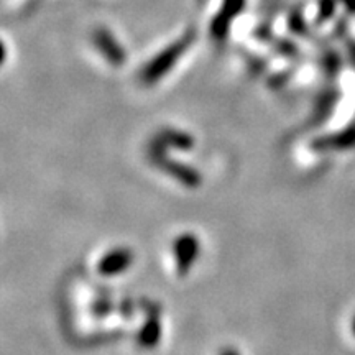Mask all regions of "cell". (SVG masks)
<instances>
[{
  "instance_id": "7a4b0ae2",
  "label": "cell",
  "mask_w": 355,
  "mask_h": 355,
  "mask_svg": "<svg viewBox=\"0 0 355 355\" xmlns=\"http://www.w3.org/2000/svg\"><path fill=\"white\" fill-rule=\"evenodd\" d=\"M127 255L125 254H119V255H112L109 257V259H104V261H102V268H104L105 273H114V272H121V270H123V266L127 265Z\"/></svg>"
},
{
  "instance_id": "277c9868",
  "label": "cell",
  "mask_w": 355,
  "mask_h": 355,
  "mask_svg": "<svg viewBox=\"0 0 355 355\" xmlns=\"http://www.w3.org/2000/svg\"><path fill=\"white\" fill-rule=\"evenodd\" d=\"M220 355H241L237 352V350H232V349H227V350H224V352H222Z\"/></svg>"
},
{
  "instance_id": "6da1fadb",
  "label": "cell",
  "mask_w": 355,
  "mask_h": 355,
  "mask_svg": "<svg viewBox=\"0 0 355 355\" xmlns=\"http://www.w3.org/2000/svg\"><path fill=\"white\" fill-rule=\"evenodd\" d=\"M159 339V324H148V326L144 327V331H141L140 334V345L141 347H153V345H157Z\"/></svg>"
},
{
  "instance_id": "3957f363",
  "label": "cell",
  "mask_w": 355,
  "mask_h": 355,
  "mask_svg": "<svg viewBox=\"0 0 355 355\" xmlns=\"http://www.w3.org/2000/svg\"><path fill=\"white\" fill-rule=\"evenodd\" d=\"M189 243H191V241L189 239H184V250H189ZM181 255H183V259H181V261H184V265H188V261H189V259H188V252H181Z\"/></svg>"
},
{
  "instance_id": "5b68a950",
  "label": "cell",
  "mask_w": 355,
  "mask_h": 355,
  "mask_svg": "<svg viewBox=\"0 0 355 355\" xmlns=\"http://www.w3.org/2000/svg\"><path fill=\"white\" fill-rule=\"evenodd\" d=\"M354 332H355V322H354Z\"/></svg>"
}]
</instances>
